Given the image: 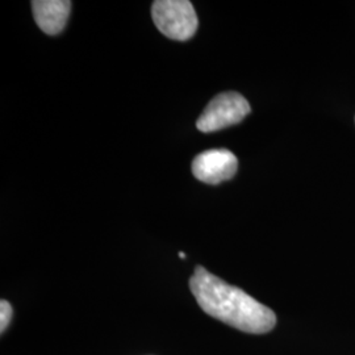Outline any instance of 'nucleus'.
<instances>
[{
  "mask_svg": "<svg viewBox=\"0 0 355 355\" xmlns=\"http://www.w3.org/2000/svg\"><path fill=\"white\" fill-rule=\"evenodd\" d=\"M190 288L198 304L212 318L250 334H265L277 324L275 313L241 288L230 286L204 267L195 268Z\"/></svg>",
  "mask_w": 355,
  "mask_h": 355,
  "instance_id": "obj_1",
  "label": "nucleus"
},
{
  "mask_svg": "<svg viewBox=\"0 0 355 355\" xmlns=\"http://www.w3.org/2000/svg\"><path fill=\"white\" fill-rule=\"evenodd\" d=\"M154 24L166 37L190 40L198 31V16L189 0H157L152 6Z\"/></svg>",
  "mask_w": 355,
  "mask_h": 355,
  "instance_id": "obj_2",
  "label": "nucleus"
},
{
  "mask_svg": "<svg viewBox=\"0 0 355 355\" xmlns=\"http://www.w3.org/2000/svg\"><path fill=\"white\" fill-rule=\"evenodd\" d=\"M249 102L239 92H223L215 96L198 119L196 127L204 133L236 125L250 114Z\"/></svg>",
  "mask_w": 355,
  "mask_h": 355,
  "instance_id": "obj_3",
  "label": "nucleus"
},
{
  "mask_svg": "<svg viewBox=\"0 0 355 355\" xmlns=\"http://www.w3.org/2000/svg\"><path fill=\"white\" fill-rule=\"evenodd\" d=\"M237 157L227 149H214L200 153L192 162V174L207 184H218L236 175Z\"/></svg>",
  "mask_w": 355,
  "mask_h": 355,
  "instance_id": "obj_4",
  "label": "nucleus"
},
{
  "mask_svg": "<svg viewBox=\"0 0 355 355\" xmlns=\"http://www.w3.org/2000/svg\"><path fill=\"white\" fill-rule=\"evenodd\" d=\"M33 17L38 28L51 36L64 31L71 10V1L67 0H35L32 1Z\"/></svg>",
  "mask_w": 355,
  "mask_h": 355,
  "instance_id": "obj_5",
  "label": "nucleus"
},
{
  "mask_svg": "<svg viewBox=\"0 0 355 355\" xmlns=\"http://www.w3.org/2000/svg\"><path fill=\"white\" fill-rule=\"evenodd\" d=\"M11 318H12V306L8 302L1 300L0 302V331L1 333L7 329V327L11 322Z\"/></svg>",
  "mask_w": 355,
  "mask_h": 355,
  "instance_id": "obj_6",
  "label": "nucleus"
},
{
  "mask_svg": "<svg viewBox=\"0 0 355 355\" xmlns=\"http://www.w3.org/2000/svg\"><path fill=\"white\" fill-rule=\"evenodd\" d=\"M179 257H180V258H183V259H184V258H186V254L182 253V252H180V253H179Z\"/></svg>",
  "mask_w": 355,
  "mask_h": 355,
  "instance_id": "obj_7",
  "label": "nucleus"
}]
</instances>
